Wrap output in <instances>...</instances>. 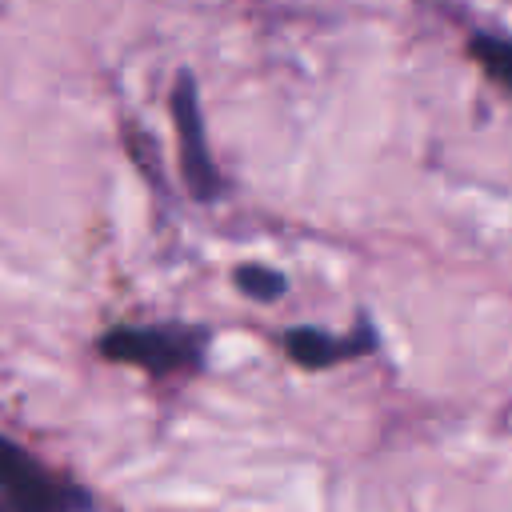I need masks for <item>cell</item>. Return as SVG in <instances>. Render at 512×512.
Segmentation results:
<instances>
[{
  "mask_svg": "<svg viewBox=\"0 0 512 512\" xmlns=\"http://www.w3.org/2000/svg\"><path fill=\"white\" fill-rule=\"evenodd\" d=\"M100 356L136 364L156 376L200 368L204 360V332L188 324H120L100 336Z\"/></svg>",
  "mask_w": 512,
  "mask_h": 512,
  "instance_id": "cell-1",
  "label": "cell"
},
{
  "mask_svg": "<svg viewBox=\"0 0 512 512\" xmlns=\"http://www.w3.org/2000/svg\"><path fill=\"white\" fill-rule=\"evenodd\" d=\"M0 504L8 512H92L84 488L52 476L8 436H0Z\"/></svg>",
  "mask_w": 512,
  "mask_h": 512,
  "instance_id": "cell-2",
  "label": "cell"
},
{
  "mask_svg": "<svg viewBox=\"0 0 512 512\" xmlns=\"http://www.w3.org/2000/svg\"><path fill=\"white\" fill-rule=\"evenodd\" d=\"M172 120H176L180 164H184V180H188L192 196L196 200H216L220 188H224V176L212 164V152H208V140H204V116H200L196 80L188 72L176 76V88H172Z\"/></svg>",
  "mask_w": 512,
  "mask_h": 512,
  "instance_id": "cell-3",
  "label": "cell"
},
{
  "mask_svg": "<svg viewBox=\"0 0 512 512\" xmlns=\"http://www.w3.org/2000/svg\"><path fill=\"white\" fill-rule=\"evenodd\" d=\"M372 332L360 328V336H332V332H320V328H292L284 336V348L296 364L304 368H328V364H340L348 356H364L372 348Z\"/></svg>",
  "mask_w": 512,
  "mask_h": 512,
  "instance_id": "cell-4",
  "label": "cell"
},
{
  "mask_svg": "<svg viewBox=\"0 0 512 512\" xmlns=\"http://www.w3.org/2000/svg\"><path fill=\"white\" fill-rule=\"evenodd\" d=\"M468 56L484 68V76L492 84H500L508 96H512V36H488V32H476L468 40Z\"/></svg>",
  "mask_w": 512,
  "mask_h": 512,
  "instance_id": "cell-5",
  "label": "cell"
},
{
  "mask_svg": "<svg viewBox=\"0 0 512 512\" xmlns=\"http://www.w3.org/2000/svg\"><path fill=\"white\" fill-rule=\"evenodd\" d=\"M232 280H236V288H240L244 296L260 300V304H272V300H280V296L288 292V280H284V272H276V268H264V264H240Z\"/></svg>",
  "mask_w": 512,
  "mask_h": 512,
  "instance_id": "cell-6",
  "label": "cell"
}]
</instances>
